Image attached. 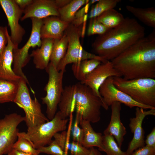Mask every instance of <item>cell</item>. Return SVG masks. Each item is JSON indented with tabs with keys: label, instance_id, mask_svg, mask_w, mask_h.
I'll list each match as a JSON object with an SVG mask.
<instances>
[{
	"label": "cell",
	"instance_id": "39",
	"mask_svg": "<svg viewBox=\"0 0 155 155\" xmlns=\"http://www.w3.org/2000/svg\"><path fill=\"white\" fill-rule=\"evenodd\" d=\"M15 2L21 9L24 10L31 4L33 0H14Z\"/></svg>",
	"mask_w": 155,
	"mask_h": 155
},
{
	"label": "cell",
	"instance_id": "34",
	"mask_svg": "<svg viewBox=\"0 0 155 155\" xmlns=\"http://www.w3.org/2000/svg\"><path fill=\"white\" fill-rule=\"evenodd\" d=\"M69 150L70 151L71 155H89L90 153L89 148L73 141L69 144Z\"/></svg>",
	"mask_w": 155,
	"mask_h": 155
},
{
	"label": "cell",
	"instance_id": "7",
	"mask_svg": "<svg viewBox=\"0 0 155 155\" xmlns=\"http://www.w3.org/2000/svg\"><path fill=\"white\" fill-rule=\"evenodd\" d=\"M45 70L48 74L49 79L44 88L46 95L41 99L42 103L46 106L47 117L50 120L57 113L63 91V79L65 71H58L50 62Z\"/></svg>",
	"mask_w": 155,
	"mask_h": 155
},
{
	"label": "cell",
	"instance_id": "1",
	"mask_svg": "<svg viewBox=\"0 0 155 155\" xmlns=\"http://www.w3.org/2000/svg\"><path fill=\"white\" fill-rule=\"evenodd\" d=\"M126 80L155 78V31L111 61Z\"/></svg>",
	"mask_w": 155,
	"mask_h": 155
},
{
	"label": "cell",
	"instance_id": "27",
	"mask_svg": "<svg viewBox=\"0 0 155 155\" xmlns=\"http://www.w3.org/2000/svg\"><path fill=\"white\" fill-rule=\"evenodd\" d=\"M17 139L12 148L32 155H38L40 154L39 151L35 148L33 143L26 133L19 132L18 133Z\"/></svg>",
	"mask_w": 155,
	"mask_h": 155
},
{
	"label": "cell",
	"instance_id": "28",
	"mask_svg": "<svg viewBox=\"0 0 155 155\" xmlns=\"http://www.w3.org/2000/svg\"><path fill=\"white\" fill-rule=\"evenodd\" d=\"M120 1V0H99L92 7L88 17L90 19L97 17L104 12L114 8Z\"/></svg>",
	"mask_w": 155,
	"mask_h": 155
},
{
	"label": "cell",
	"instance_id": "12",
	"mask_svg": "<svg viewBox=\"0 0 155 155\" xmlns=\"http://www.w3.org/2000/svg\"><path fill=\"white\" fill-rule=\"evenodd\" d=\"M0 4L7 19L14 49L18 48L26 33L24 29L19 23L24 10L20 8L14 0H0Z\"/></svg>",
	"mask_w": 155,
	"mask_h": 155
},
{
	"label": "cell",
	"instance_id": "18",
	"mask_svg": "<svg viewBox=\"0 0 155 155\" xmlns=\"http://www.w3.org/2000/svg\"><path fill=\"white\" fill-rule=\"evenodd\" d=\"M7 35V43L0 56V78L18 82L22 78L16 75L12 68V65L13 62L14 46L8 31Z\"/></svg>",
	"mask_w": 155,
	"mask_h": 155
},
{
	"label": "cell",
	"instance_id": "21",
	"mask_svg": "<svg viewBox=\"0 0 155 155\" xmlns=\"http://www.w3.org/2000/svg\"><path fill=\"white\" fill-rule=\"evenodd\" d=\"M102 63L100 60L97 59H86L73 63L71 69L75 78L81 82Z\"/></svg>",
	"mask_w": 155,
	"mask_h": 155
},
{
	"label": "cell",
	"instance_id": "29",
	"mask_svg": "<svg viewBox=\"0 0 155 155\" xmlns=\"http://www.w3.org/2000/svg\"><path fill=\"white\" fill-rule=\"evenodd\" d=\"M102 143L103 152L107 155H128L126 152L121 150L111 135L107 134L103 135Z\"/></svg>",
	"mask_w": 155,
	"mask_h": 155
},
{
	"label": "cell",
	"instance_id": "17",
	"mask_svg": "<svg viewBox=\"0 0 155 155\" xmlns=\"http://www.w3.org/2000/svg\"><path fill=\"white\" fill-rule=\"evenodd\" d=\"M40 34L41 39L61 38L69 23L61 20L57 16H51L42 19Z\"/></svg>",
	"mask_w": 155,
	"mask_h": 155
},
{
	"label": "cell",
	"instance_id": "43",
	"mask_svg": "<svg viewBox=\"0 0 155 155\" xmlns=\"http://www.w3.org/2000/svg\"><path fill=\"white\" fill-rule=\"evenodd\" d=\"M99 0H91L89 1V3L90 5L93 4L94 3H96Z\"/></svg>",
	"mask_w": 155,
	"mask_h": 155
},
{
	"label": "cell",
	"instance_id": "20",
	"mask_svg": "<svg viewBox=\"0 0 155 155\" xmlns=\"http://www.w3.org/2000/svg\"><path fill=\"white\" fill-rule=\"evenodd\" d=\"M80 124L84 133L82 145L88 148L96 147L98 148L99 150L103 151V135L102 133L96 132L89 121L81 119Z\"/></svg>",
	"mask_w": 155,
	"mask_h": 155
},
{
	"label": "cell",
	"instance_id": "8",
	"mask_svg": "<svg viewBox=\"0 0 155 155\" xmlns=\"http://www.w3.org/2000/svg\"><path fill=\"white\" fill-rule=\"evenodd\" d=\"M69 119H63L59 111L51 120L38 125L28 128L27 134L33 143L35 148L49 145L54 135L65 130Z\"/></svg>",
	"mask_w": 155,
	"mask_h": 155
},
{
	"label": "cell",
	"instance_id": "25",
	"mask_svg": "<svg viewBox=\"0 0 155 155\" xmlns=\"http://www.w3.org/2000/svg\"><path fill=\"white\" fill-rule=\"evenodd\" d=\"M89 0H71L64 7L58 9L59 17L65 22L70 23L73 20L75 15L82 6L88 3Z\"/></svg>",
	"mask_w": 155,
	"mask_h": 155
},
{
	"label": "cell",
	"instance_id": "14",
	"mask_svg": "<svg viewBox=\"0 0 155 155\" xmlns=\"http://www.w3.org/2000/svg\"><path fill=\"white\" fill-rule=\"evenodd\" d=\"M144 110L136 107L135 117L130 119L129 126L131 131L133 134V137L126 151L128 155H130L136 149L145 146V132L142 126V122L146 116L155 115V109L147 111Z\"/></svg>",
	"mask_w": 155,
	"mask_h": 155
},
{
	"label": "cell",
	"instance_id": "10",
	"mask_svg": "<svg viewBox=\"0 0 155 155\" xmlns=\"http://www.w3.org/2000/svg\"><path fill=\"white\" fill-rule=\"evenodd\" d=\"M24 117L17 113L6 115L0 119V155L7 154L18 138V126Z\"/></svg>",
	"mask_w": 155,
	"mask_h": 155
},
{
	"label": "cell",
	"instance_id": "32",
	"mask_svg": "<svg viewBox=\"0 0 155 155\" xmlns=\"http://www.w3.org/2000/svg\"><path fill=\"white\" fill-rule=\"evenodd\" d=\"M40 153L52 155H67L54 140L48 146H43L37 149Z\"/></svg>",
	"mask_w": 155,
	"mask_h": 155
},
{
	"label": "cell",
	"instance_id": "26",
	"mask_svg": "<svg viewBox=\"0 0 155 155\" xmlns=\"http://www.w3.org/2000/svg\"><path fill=\"white\" fill-rule=\"evenodd\" d=\"M96 18L99 22L109 28L117 26L125 19L123 15L114 8L104 12Z\"/></svg>",
	"mask_w": 155,
	"mask_h": 155
},
{
	"label": "cell",
	"instance_id": "19",
	"mask_svg": "<svg viewBox=\"0 0 155 155\" xmlns=\"http://www.w3.org/2000/svg\"><path fill=\"white\" fill-rule=\"evenodd\" d=\"M42 40L41 46L33 50L30 54L33 59L35 67L38 69H45L50 61L52 48L54 39L45 38Z\"/></svg>",
	"mask_w": 155,
	"mask_h": 155
},
{
	"label": "cell",
	"instance_id": "5",
	"mask_svg": "<svg viewBox=\"0 0 155 155\" xmlns=\"http://www.w3.org/2000/svg\"><path fill=\"white\" fill-rule=\"evenodd\" d=\"M18 83V91L13 102L24 110L25 114L24 121L28 128L49 121L42 113L41 104L36 98H31L26 84H29L28 81L22 78Z\"/></svg>",
	"mask_w": 155,
	"mask_h": 155
},
{
	"label": "cell",
	"instance_id": "9",
	"mask_svg": "<svg viewBox=\"0 0 155 155\" xmlns=\"http://www.w3.org/2000/svg\"><path fill=\"white\" fill-rule=\"evenodd\" d=\"M32 28L30 36L25 44L21 48L13 50V70L17 75L28 81L23 73L22 69L29 62L30 59L29 51L31 48L40 47L42 44L40 31L43 23L42 19L30 18Z\"/></svg>",
	"mask_w": 155,
	"mask_h": 155
},
{
	"label": "cell",
	"instance_id": "35",
	"mask_svg": "<svg viewBox=\"0 0 155 155\" xmlns=\"http://www.w3.org/2000/svg\"><path fill=\"white\" fill-rule=\"evenodd\" d=\"M7 26H0V56L4 50L8 42Z\"/></svg>",
	"mask_w": 155,
	"mask_h": 155
},
{
	"label": "cell",
	"instance_id": "16",
	"mask_svg": "<svg viewBox=\"0 0 155 155\" xmlns=\"http://www.w3.org/2000/svg\"><path fill=\"white\" fill-rule=\"evenodd\" d=\"M111 114L110 123L104 131V135L110 134L113 136L121 148L124 137L127 133L126 129L120 119L121 103L118 102H113L111 105Z\"/></svg>",
	"mask_w": 155,
	"mask_h": 155
},
{
	"label": "cell",
	"instance_id": "42",
	"mask_svg": "<svg viewBox=\"0 0 155 155\" xmlns=\"http://www.w3.org/2000/svg\"><path fill=\"white\" fill-rule=\"evenodd\" d=\"M90 153L89 155H102L101 152L94 147L89 148Z\"/></svg>",
	"mask_w": 155,
	"mask_h": 155
},
{
	"label": "cell",
	"instance_id": "22",
	"mask_svg": "<svg viewBox=\"0 0 155 155\" xmlns=\"http://www.w3.org/2000/svg\"><path fill=\"white\" fill-rule=\"evenodd\" d=\"M68 44V38L65 32L61 38L54 40L50 63L57 69L60 62L66 54Z\"/></svg>",
	"mask_w": 155,
	"mask_h": 155
},
{
	"label": "cell",
	"instance_id": "3",
	"mask_svg": "<svg viewBox=\"0 0 155 155\" xmlns=\"http://www.w3.org/2000/svg\"><path fill=\"white\" fill-rule=\"evenodd\" d=\"M58 106L63 119L68 118L76 110L82 119L93 123L100 119V99L87 86L79 83L64 88Z\"/></svg>",
	"mask_w": 155,
	"mask_h": 155
},
{
	"label": "cell",
	"instance_id": "41",
	"mask_svg": "<svg viewBox=\"0 0 155 155\" xmlns=\"http://www.w3.org/2000/svg\"><path fill=\"white\" fill-rule=\"evenodd\" d=\"M7 155H32L30 154L18 151L12 148Z\"/></svg>",
	"mask_w": 155,
	"mask_h": 155
},
{
	"label": "cell",
	"instance_id": "4",
	"mask_svg": "<svg viewBox=\"0 0 155 155\" xmlns=\"http://www.w3.org/2000/svg\"><path fill=\"white\" fill-rule=\"evenodd\" d=\"M113 83L119 89L136 101L155 108V80L151 78L126 80L113 77Z\"/></svg>",
	"mask_w": 155,
	"mask_h": 155
},
{
	"label": "cell",
	"instance_id": "31",
	"mask_svg": "<svg viewBox=\"0 0 155 155\" xmlns=\"http://www.w3.org/2000/svg\"><path fill=\"white\" fill-rule=\"evenodd\" d=\"M81 119L80 114L76 112L75 120L72 129V132L73 141L82 144L83 138L84 133L82 129L79 126Z\"/></svg>",
	"mask_w": 155,
	"mask_h": 155
},
{
	"label": "cell",
	"instance_id": "23",
	"mask_svg": "<svg viewBox=\"0 0 155 155\" xmlns=\"http://www.w3.org/2000/svg\"><path fill=\"white\" fill-rule=\"evenodd\" d=\"M18 88V82L0 78V104L13 102Z\"/></svg>",
	"mask_w": 155,
	"mask_h": 155
},
{
	"label": "cell",
	"instance_id": "36",
	"mask_svg": "<svg viewBox=\"0 0 155 155\" xmlns=\"http://www.w3.org/2000/svg\"><path fill=\"white\" fill-rule=\"evenodd\" d=\"M130 155H155V148L145 145L136 149Z\"/></svg>",
	"mask_w": 155,
	"mask_h": 155
},
{
	"label": "cell",
	"instance_id": "37",
	"mask_svg": "<svg viewBox=\"0 0 155 155\" xmlns=\"http://www.w3.org/2000/svg\"><path fill=\"white\" fill-rule=\"evenodd\" d=\"M146 145L155 148V127H154L151 131L147 136L145 140Z\"/></svg>",
	"mask_w": 155,
	"mask_h": 155
},
{
	"label": "cell",
	"instance_id": "6",
	"mask_svg": "<svg viewBox=\"0 0 155 155\" xmlns=\"http://www.w3.org/2000/svg\"><path fill=\"white\" fill-rule=\"evenodd\" d=\"M82 28V25L77 27L70 23L65 31L68 40L67 49L65 57L57 68L58 71H65L66 67L68 64L86 59H97L103 63L107 61L96 54L86 51L83 49L80 41Z\"/></svg>",
	"mask_w": 155,
	"mask_h": 155
},
{
	"label": "cell",
	"instance_id": "40",
	"mask_svg": "<svg viewBox=\"0 0 155 155\" xmlns=\"http://www.w3.org/2000/svg\"><path fill=\"white\" fill-rule=\"evenodd\" d=\"M71 0H54L55 5L58 9L65 6L69 3Z\"/></svg>",
	"mask_w": 155,
	"mask_h": 155
},
{
	"label": "cell",
	"instance_id": "2",
	"mask_svg": "<svg viewBox=\"0 0 155 155\" xmlns=\"http://www.w3.org/2000/svg\"><path fill=\"white\" fill-rule=\"evenodd\" d=\"M145 34L144 28L135 19L126 17L119 25L99 35L92 47L96 55L111 61L144 37Z\"/></svg>",
	"mask_w": 155,
	"mask_h": 155
},
{
	"label": "cell",
	"instance_id": "33",
	"mask_svg": "<svg viewBox=\"0 0 155 155\" xmlns=\"http://www.w3.org/2000/svg\"><path fill=\"white\" fill-rule=\"evenodd\" d=\"M65 131H63L61 133H57L53 136L54 140L62 149V150L68 154V152L69 144V133Z\"/></svg>",
	"mask_w": 155,
	"mask_h": 155
},
{
	"label": "cell",
	"instance_id": "15",
	"mask_svg": "<svg viewBox=\"0 0 155 155\" xmlns=\"http://www.w3.org/2000/svg\"><path fill=\"white\" fill-rule=\"evenodd\" d=\"M23 13L21 21L28 18L43 19L51 16L59 17L54 0H33L24 10Z\"/></svg>",
	"mask_w": 155,
	"mask_h": 155
},
{
	"label": "cell",
	"instance_id": "24",
	"mask_svg": "<svg viewBox=\"0 0 155 155\" xmlns=\"http://www.w3.org/2000/svg\"><path fill=\"white\" fill-rule=\"evenodd\" d=\"M126 8L144 24L155 29V9L154 7L143 8L127 5Z\"/></svg>",
	"mask_w": 155,
	"mask_h": 155
},
{
	"label": "cell",
	"instance_id": "30",
	"mask_svg": "<svg viewBox=\"0 0 155 155\" xmlns=\"http://www.w3.org/2000/svg\"><path fill=\"white\" fill-rule=\"evenodd\" d=\"M109 29L99 22L96 17L92 18L90 19L87 30V35L88 36L94 34L102 35Z\"/></svg>",
	"mask_w": 155,
	"mask_h": 155
},
{
	"label": "cell",
	"instance_id": "38",
	"mask_svg": "<svg viewBox=\"0 0 155 155\" xmlns=\"http://www.w3.org/2000/svg\"><path fill=\"white\" fill-rule=\"evenodd\" d=\"M90 5L89 2L85 5L84 7L79 10L75 13L74 19L83 17L88 13Z\"/></svg>",
	"mask_w": 155,
	"mask_h": 155
},
{
	"label": "cell",
	"instance_id": "11",
	"mask_svg": "<svg viewBox=\"0 0 155 155\" xmlns=\"http://www.w3.org/2000/svg\"><path fill=\"white\" fill-rule=\"evenodd\" d=\"M99 92L105 107H108L115 102L123 103L130 108L138 107L144 109H155V108L140 103L129 95L118 89L113 83V77L108 78L100 86Z\"/></svg>",
	"mask_w": 155,
	"mask_h": 155
},
{
	"label": "cell",
	"instance_id": "13",
	"mask_svg": "<svg viewBox=\"0 0 155 155\" xmlns=\"http://www.w3.org/2000/svg\"><path fill=\"white\" fill-rule=\"evenodd\" d=\"M122 77L121 74L114 68L111 61L102 63L86 76L85 79L80 82L89 87L94 93L102 101L103 107H105L99 92L100 88L104 81L111 77Z\"/></svg>",
	"mask_w": 155,
	"mask_h": 155
}]
</instances>
